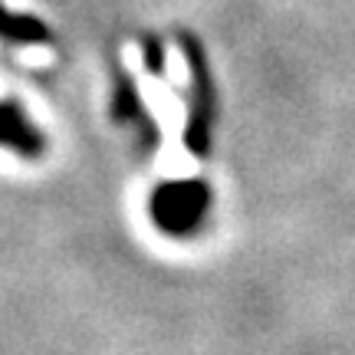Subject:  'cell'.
Segmentation results:
<instances>
[{
	"instance_id": "cell-1",
	"label": "cell",
	"mask_w": 355,
	"mask_h": 355,
	"mask_svg": "<svg viewBox=\"0 0 355 355\" xmlns=\"http://www.w3.org/2000/svg\"><path fill=\"white\" fill-rule=\"evenodd\" d=\"M211 184L204 178H184V181H165L152 191L148 214L155 227L168 237H191L204 224L211 211Z\"/></svg>"
},
{
	"instance_id": "cell-2",
	"label": "cell",
	"mask_w": 355,
	"mask_h": 355,
	"mask_svg": "<svg viewBox=\"0 0 355 355\" xmlns=\"http://www.w3.org/2000/svg\"><path fill=\"white\" fill-rule=\"evenodd\" d=\"M181 50L188 60V73H191V96H188V128H184V145L191 155L207 158L211 152V135H214V119H217V89L214 76H211V66L204 56L201 43L181 33Z\"/></svg>"
},
{
	"instance_id": "cell-3",
	"label": "cell",
	"mask_w": 355,
	"mask_h": 355,
	"mask_svg": "<svg viewBox=\"0 0 355 355\" xmlns=\"http://www.w3.org/2000/svg\"><path fill=\"white\" fill-rule=\"evenodd\" d=\"M112 119H115V122H122V125H132L135 132H139L141 145H145L148 152H155V145H158V125H155L152 112H148V109H145V102H141L135 79L128 76L122 66H115Z\"/></svg>"
},
{
	"instance_id": "cell-4",
	"label": "cell",
	"mask_w": 355,
	"mask_h": 355,
	"mask_svg": "<svg viewBox=\"0 0 355 355\" xmlns=\"http://www.w3.org/2000/svg\"><path fill=\"white\" fill-rule=\"evenodd\" d=\"M0 33L17 43H50V30L33 17H10L0 10Z\"/></svg>"
},
{
	"instance_id": "cell-5",
	"label": "cell",
	"mask_w": 355,
	"mask_h": 355,
	"mask_svg": "<svg viewBox=\"0 0 355 355\" xmlns=\"http://www.w3.org/2000/svg\"><path fill=\"white\" fill-rule=\"evenodd\" d=\"M141 60L148 66V73H155V76L165 73V46H162V40L155 37V33L141 37Z\"/></svg>"
}]
</instances>
